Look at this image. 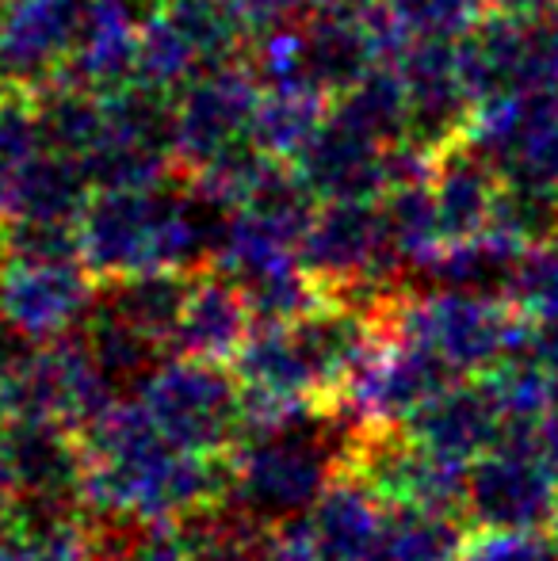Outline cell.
Wrapping results in <instances>:
<instances>
[{
    "instance_id": "5bb4252c",
    "label": "cell",
    "mask_w": 558,
    "mask_h": 561,
    "mask_svg": "<svg viewBox=\"0 0 558 561\" xmlns=\"http://www.w3.org/2000/svg\"><path fill=\"white\" fill-rule=\"evenodd\" d=\"M203 69L195 46L184 38V31L169 20V15H157L146 27L138 31V69L135 81L153 84L161 92H172L176 96L187 81Z\"/></svg>"
},
{
    "instance_id": "52a82bcc",
    "label": "cell",
    "mask_w": 558,
    "mask_h": 561,
    "mask_svg": "<svg viewBox=\"0 0 558 561\" xmlns=\"http://www.w3.org/2000/svg\"><path fill=\"white\" fill-rule=\"evenodd\" d=\"M432 195H436L440 226L447 241L475 237L490 229L493 210H498L501 176L467 138L436 153L432 164Z\"/></svg>"
},
{
    "instance_id": "9c48e42d",
    "label": "cell",
    "mask_w": 558,
    "mask_h": 561,
    "mask_svg": "<svg viewBox=\"0 0 558 561\" xmlns=\"http://www.w3.org/2000/svg\"><path fill=\"white\" fill-rule=\"evenodd\" d=\"M92 180L81 157L38 149L20 176L15 215L20 218H58V222H81L84 207L92 199ZM12 215V218H15Z\"/></svg>"
},
{
    "instance_id": "4fadbf2b",
    "label": "cell",
    "mask_w": 558,
    "mask_h": 561,
    "mask_svg": "<svg viewBox=\"0 0 558 561\" xmlns=\"http://www.w3.org/2000/svg\"><path fill=\"white\" fill-rule=\"evenodd\" d=\"M329 104L364 130H372L375 138H383L387 146L410 134V96H406V81L395 61H379L372 73L360 77L344 96L329 100Z\"/></svg>"
},
{
    "instance_id": "ac0fdd59",
    "label": "cell",
    "mask_w": 558,
    "mask_h": 561,
    "mask_svg": "<svg viewBox=\"0 0 558 561\" xmlns=\"http://www.w3.org/2000/svg\"><path fill=\"white\" fill-rule=\"evenodd\" d=\"M486 8L501 15H516V20H539L558 8V0H486Z\"/></svg>"
},
{
    "instance_id": "7c38bea8",
    "label": "cell",
    "mask_w": 558,
    "mask_h": 561,
    "mask_svg": "<svg viewBox=\"0 0 558 561\" xmlns=\"http://www.w3.org/2000/svg\"><path fill=\"white\" fill-rule=\"evenodd\" d=\"M164 15L184 31L203 66L246 58L249 43H253V31H249L238 0H169Z\"/></svg>"
},
{
    "instance_id": "8fae6325",
    "label": "cell",
    "mask_w": 558,
    "mask_h": 561,
    "mask_svg": "<svg viewBox=\"0 0 558 561\" xmlns=\"http://www.w3.org/2000/svg\"><path fill=\"white\" fill-rule=\"evenodd\" d=\"M329 112V100L306 89H264L261 104L249 123V138L276 161H295L303 146L314 138L321 118Z\"/></svg>"
},
{
    "instance_id": "6da1fadb",
    "label": "cell",
    "mask_w": 558,
    "mask_h": 561,
    "mask_svg": "<svg viewBox=\"0 0 558 561\" xmlns=\"http://www.w3.org/2000/svg\"><path fill=\"white\" fill-rule=\"evenodd\" d=\"M264 84L246 58L203 66L176 92V164L195 172L226 146L249 138V123L261 104Z\"/></svg>"
},
{
    "instance_id": "30bf717a",
    "label": "cell",
    "mask_w": 558,
    "mask_h": 561,
    "mask_svg": "<svg viewBox=\"0 0 558 561\" xmlns=\"http://www.w3.org/2000/svg\"><path fill=\"white\" fill-rule=\"evenodd\" d=\"M4 290L8 313L23 318L27 325H43V321L66 318L77 310L84 295V279L73 264H31V260H15L0 279Z\"/></svg>"
},
{
    "instance_id": "e0dca14e",
    "label": "cell",
    "mask_w": 558,
    "mask_h": 561,
    "mask_svg": "<svg viewBox=\"0 0 558 561\" xmlns=\"http://www.w3.org/2000/svg\"><path fill=\"white\" fill-rule=\"evenodd\" d=\"M536 46H539V69L544 81L558 89V8L536 20Z\"/></svg>"
},
{
    "instance_id": "5b68a950",
    "label": "cell",
    "mask_w": 558,
    "mask_h": 561,
    "mask_svg": "<svg viewBox=\"0 0 558 561\" xmlns=\"http://www.w3.org/2000/svg\"><path fill=\"white\" fill-rule=\"evenodd\" d=\"M455 54L475 104L521 89H547L539 69L536 20L486 12L467 35L455 38Z\"/></svg>"
},
{
    "instance_id": "277c9868",
    "label": "cell",
    "mask_w": 558,
    "mask_h": 561,
    "mask_svg": "<svg viewBox=\"0 0 558 561\" xmlns=\"http://www.w3.org/2000/svg\"><path fill=\"white\" fill-rule=\"evenodd\" d=\"M89 0H8L0 23V89L35 92L61 73L81 38Z\"/></svg>"
},
{
    "instance_id": "ffe728a7",
    "label": "cell",
    "mask_w": 558,
    "mask_h": 561,
    "mask_svg": "<svg viewBox=\"0 0 558 561\" xmlns=\"http://www.w3.org/2000/svg\"><path fill=\"white\" fill-rule=\"evenodd\" d=\"M547 455H551L558 466V405L551 409V421H547Z\"/></svg>"
},
{
    "instance_id": "7a4b0ae2",
    "label": "cell",
    "mask_w": 558,
    "mask_h": 561,
    "mask_svg": "<svg viewBox=\"0 0 558 561\" xmlns=\"http://www.w3.org/2000/svg\"><path fill=\"white\" fill-rule=\"evenodd\" d=\"M410 96V134L429 153H444L447 146L467 138L475 118V96L463 81L459 54L447 38H410L395 58Z\"/></svg>"
},
{
    "instance_id": "3957f363",
    "label": "cell",
    "mask_w": 558,
    "mask_h": 561,
    "mask_svg": "<svg viewBox=\"0 0 558 561\" xmlns=\"http://www.w3.org/2000/svg\"><path fill=\"white\" fill-rule=\"evenodd\" d=\"M390 146L329 104L321 126L291 164L306 180V187L318 195V203L383 199L395 187Z\"/></svg>"
},
{
    "instance_id": "44dd1931",
    "label": "cell",
    "mask_w": 558,
    "mask_h": 561,
    "mask_svg": "<svg viewBox=\"0 0 558 561\" xmlns=\"http://www.w3.org/2000/svg\"><path fill=\"white\" fill-rule=\"evenodd\" d=\"M4 12H8V0H0V23H4Z\"/></svg>"
},
{
    "instance_id": "2e32d148",
    "label": "cell",
    "mask_w": 558,
    "mask_h": 561,
    "mask_svg": "<svg viewBox=\"0 0 558 561\" xmlns=\"http://www.w3.org/2000/svg\"><path fill=\"white\" fill-rule=\"evenodd\" d=\"M238 4L253 38L269 35V31L295 27V23H303L314 12V0H238Z\"/></svg>"
},
{
    "instance_id": "d6986e66",
    "label": "cell",
    "mask_w": 558,
    "mask_h": 561,
    "mask_svg": "<svg viewBox=\"0 0 558 561\" xmlns=\"http://www.w3.org/2000/svg\"><path fill=\"white\" fill-rule=\"evenodd\" d=\"M383 0H314V12H333V15H367L375 12Z\"/></svg>"
},
{
    "instance_id": "ba28073f",
    "label": "cell",
    "mask_w": 558,
    "mask_h": 561,
    "mask_svg": "<svg viewBox=\"0 0 558 561\" xmlns=\"http://www.w3.org/2000/svg\"><path fill=\"white\" fill-rule=\"evenodd\" d=\"M31 100H35L38 134H43L46 149L89 157L92 149L104 141L107 107H104V96H100V92L54 77L50 84L31 92Z\"/></svg>"
},
{
    "instance_id": "9a60e30c",
    "label": "cell",
    "mask_w": 558,
    "mask_h": 561,
    "mask_svg": "<svg viewBox=\"0 0 558 561\" xmlns=\"http://www.w3.org/2000/svg\"><path fill=\"white\" fill-rule=\"evenodd\" d=\"M410 38H463L490 8L486 0H383Z\"/></svg>"
},
{
    "instance_id": "8992f818",
    "label": "cell",
    "mask_w": 558,
    "mask_h": 561,
    "mask_svg": "<svg viewBox=\"0 0 558 561\" xmlns=\"http://www.w3.org/2000/svg\"><path fill=\"white\" fill-rule=\"evenodd\" d=\"M298 249H303L306 264L321 275H352L379 256H398L379 199L318 203V215L303 233Z\"/></svg>"
}]
</instances>
